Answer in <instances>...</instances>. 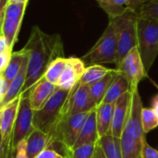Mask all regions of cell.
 I'll return each instance as SVG.
<instances>
[{
	"label": "cell",
	"instance_id": "30bf717a",
	"mask_svg": "<svg viewBox=\"0 0 158 158\" xmlns=\"http://www.w3.org/2000/svg\"><path fill=\"white\" fill-rule=\"evenodd\" d=\"M19 102H20V95L1 109L2 118H1L0 131L2 133V138H3V146L5 152L7 155L11 150H16L12 146V138H13L14 125L18 114Z\"/></svg>",
	"mask_w": 158,
	"mask_h": 158
},
{
	"label": "cell",
	"instance_id": "d4e9b609",
	"mask_svg": "<svg viewBox=\"0 0 158 158\" xmlns=\"http://www.w3.org/2000/svg\"><path fill=\"white\" fill-rule=\"evenodd\" d=\"M106 158H122L120 140L114 138L110 131L98 142Z\"/></svg>",
	"mask_w": 158,
	"mask_h": 158
},
{
	"label": "cell",
	"instance_id": "ba28073f",
	"mask_svg": "<svg viewBox=\"0 0 158 158\" xmlns=\"http://www.w3.org/2000/svg\"><path fill=\"white\" fill-rule=\"evenodd\" d=\"M32 117L33 110L31 106L29 96L21 97L19 105L18 114L15 120L13 138H12V146L14 149H17L18 144L25 140L29 134L34 130L32 126Z\"/></svg>",
	"mask_w": 158,
	"mask_h": 158
},
{
	"label": "cell",
	"instance_id": "277c9868",
	"mask_svg": "<svg viewBox=\"0 0 158 158\" xmlns=\"http://www.w3.org/2000/svg\"><path fill=\"white\" fill-rule=\"evenodd\" d=\"M137 48L149 72L158 56V20L139 16L137 21Z\"/></svg>",
	"mask_w": 158,
	"mask_h": 158
},
{
	"label": "cell",
	"instance_id": "f546056e",
	"mask_svg": "<svg viewBox=\"0 0 158 158\" xmlns=\"http://www.w3.org/2000/svg\"><path fill=\"white\" fill-rule=\"evenodd\" d=\"M26 3H8L6 9L5 19H20L23 18L26 7Z\"/></svg>",
	"mask_w": 158,
	"mask_h": 158
},
{
	"label": "cell",
	"instance_id": "60d3db41",
	"mask_svg": "<svg viewBox=\"0 0 158 158\" xmlns=\"http://www.w3.org/2000/svg\"><path fill=\"white\" fill-rule=\"evenodd\" d=\"M152 108L155 110V112H156V114L158 118V94L156 95H155L154 98H153V101H152Z\"/></svg>",
	"mask_w": 158,
	"mask_h": 158
},
{
	"label": "cell",
	"instance_id": "484cf974",
	"mask_svg": "<svg viewBox=\"0 0 158 158\" xmlns=\"http://www.w3.org/2000/svg\"><path fill=\"white\" fill-rule=\"evenodd\" d=\"M99 6L107 14L108 19L123 14L127 7V0H95Z\"/></svg>",
	"mask_w": 158,
	"mask_h": 158
},
{
	"label": "cell",
	"instance_id": "83f0119b",
	"mask_svg": "<svg viewBox=\"0 0 158 158\" xmlns=\"http://www.w3.org/2000/svg\"><path fill=\"white\" fill-rule=\"evenodd\" d=\"M142 127L146 134L158 127V118L155 110L152 107H143L141 113Z\"/></svg>",
	"mask_w": 158,
	"mask_h": 158
},
{
	"label": "cell",
	"instance_id": "2e32d148",
	"mask_svg": "<svg viewBox=\"0 0 158 158\" xmlns=\"http://www.w3.org/2000/svg\"><path fill=\"white\" fill-rule=\"evenodd\" d=\"M99 142V136L97 131V125H96V118H95V108L92 110L81 130L79 134V137L76 141V143L73 147L77 148L81 145L87 144V143H97Z\"/></svg>",
	"mask_w": 158,
	"mask_h": 158
},
{
	"label": "cell",
	"instance_id": "f6af8a7d",
	"mask_svg": "<svg viewBox=\"0 0 158 158\" xmlns=\"http://www.w3.org/2000/svg\"><path fill=\"white\" fill-rule=\"evenodd\" d=\"M1 118H2V111L0 110V125H1Z\"/></svg>",
	"mask_w": 158,
	"mask_h": 158
},
{
	"label": "cell",
	"instance_id": "5b68a950",
	"mask_svg": "<svg viewBox=\"0 0 158 158\" xmlns=\"http://www.w3.org/2000/svg\"><path fill=\"white\" fill-rule=\"evenodd\" d=\"M117 49L118 42L116 30L113 24L108 21L106 30L95 44L81 58L86 67L96 64H116Z\"/></svg>",
	"mask_w": 158,
	"mask_h": 158
},
{
	"label": "cell",
	"instance_id": "ee69618b",
	"mask_svg": "<svg viewBox=\"0 0 158 158\" xmlns=\"http://www.w3.org/2000/svg\"><path fill=\"white\" fill-rule=\"evenodd\" d=\"M16 157V150H11L9 154L7 155L6 158H15Z\"/></svg>",
	"mask_w": 158,
	"mask_h": 158
},
{
	"label": "cell",
	"instance_id": "836d02e7",
	"mask_svg": "<svg viewBox=\"0 0 158 158\" xmlns=\"http://www.w3.org/2000/svg\"><path fill=\"white\" fill-rule=\"evenodd\" d=\"M35 158H65V156L58 154L57 152H56L53 149L47 148V149L44 150L43 152H41Z\"/></svg>",
	"mask_w": 158,
	"mask_h": 158
},
{
	"label": "cell",
	"instance_id": "d6986e66",
	"mask_svg": "<svg viewBox=\"0 0 158 158\" xmlns=\"http://www.w3.org/2000/svg\"><path fill=\"white\" fill-rule=\"evenodd\" d=\"M28 58V51L23 47L19 51L12 52L10 60L5 69V70L1 73V75L5 78V80L10 83L20 71L25 60Z\"/></svg>",
	"mask_w": 158,
	"mask_h": 158
},
{
	"label": "cell",
	"instance_id": "e0dca14e",
	"mask_svg": "<svg viewBox=\"0 0 158 158\" xmlns=\"http://www.w3.org/2000/svg\"><path fill=\"white\" fill-rule=\"evenodd\" d=\"M115 103H101L95 107V118L99 140L110 131Z\"/></svg>",
	"mask_w": 158,
	"mask_h": 158
},
{
	"label": "cell",
	"instance_id": "52a82bcc",
	"mask_svg": "<svg viewBox=\"0 0 158 158\" xmlns=\"http://www.w3.org/2000/svg\"><path fill=\"white\" fill-rule=\"evenodd\" d=\"M116 69L128 81L131 90L138 88L139 83L148 75L137 46L129 52Z\"/></svg>",
	"mask_w": 158,
	"mask_h": 158
},
{
	"label": "cell",
	"instance_id": "9a60e30c",
	"mask_svg": "<svg viewBox=\"0 0 158 158\" xmlns=\"http://www.w3.org/2000/svg\"><path fill=\"white\" fill-rule=\"evenodd\" d=\"M26 141V154L28 158H35L44 150L50 148L53 145L50 136L41 130L34 129Z\"/></svg>",
	"mask_w": 158,
	"mask_h": 158
},
{
	"label": "cell",
	"instance_id": "7402d4cb",
	"mask_svg": "<svg viewBox=\"0 0 158 158\" xmlns=\"http://www.w3.org/2000/svg\"><path fill=\"white\" fill-rule=\"evenodd\" d=\"M119 140L122 158H141L142 141L133 138L126 131H123Z\"/></svg>",
	"mask_w": 158,
	"mask_h": 158
},
{
	"label": "cell",
	"instance_id": "603a6c76",
	"mask_svg": "<svg viewBox=\"0 0 158 158\" xmlns=\"http://www.w3.org/2000/svg\"><path fill=\"white\" fill-rule=\"evenodd\" d=\"M115 69H109V68H106L103 65H91V66H87L83 74L81 77L80 82L81 84L90 86L99 81H101L102 79H104L107 74H109L110 72H112Z\"/></svg>",
	"mask_w": 158,
	"mask_h": 158
},
{
	"label": "cell",
	"instance_id": "ab89813d",
	"mask_svg": "<svg viewBox=\"0 0 158 158\" xmlns=\"http://www.w3.org/2000/svg\"><path fill=\"white\" fill-rule=\"evenodd\" d=\"M9 154V153H8ZM7 154L5 152L4 146H3V138H2V133L0 131V158H6Z\"/></svg>",
	"mask_w": 158,
	"mask_h": 158
},
{
	"label": "cell",
	"instance_id": "d590c367",
	"mask_svg": "<svg viewBox=\"0 0 158 158\" xmlns=\"http://www.w3.org/2000/svg\"><path fill=\"white\" fill-rule=\"evenodd\" d=\"M15 158H28L26 154V141H21L16 149V157Z\"/></svg>",
	"mask_w": 158,
	"mask_h": 158
},
{
	"label": "cell",
	"instance_id": "7c38bea8",
	"mask_svg": "<svg viewBox=\"0 0 158 158\" xmlns=\"http://www.w3.org/2000/svg\"><path fill=\"white\" fill-rule=\"evenodd\" d=\"M131 91H129L125 93L123 95H121L115 102L112 124L110 129V133L114 138L120 139L124 131V128L128 118L130 106H131Z\"/></svg>",
	"mask_w": 158,
	"mask_h": 158
},
{
	"label": "cell",
	"instance_id": "8992f818",
	"mask_svg": "<svg viewBox=\"0 0 158 158\" xmlns=\"http://www.w3.org/2000/svg\"><path fill=\"white\" fill-rule=\"evenodd\" d=\"M90 112L69 115L57 129L53 142L54 143L61 144L65 154L73 149L81 130Z\"/></svg>",
	"mask_w": 158,
	"mask_h": 158
},
{
	"label": "cell",
	"instance_id": "9c48e42d",
	"mask_svg": "<svg viewBox=\"0 0 158 158\" xmlns=\"http://www.w3.org/2000/svg\"><path fill=\"white\" fill-rule=\"evenodd\" d=\"M131 106L129 110L128 118L125 124L124 131L128 132L133 138L143 141L145 133L143 131L142 120H141V113L143 109V102L141 95L139 94V89H131Z\"/></svg>",
	"mask_w": 158,
	"mask_h": 158
},
{
	"label": "cell",
	"instance_id": "5bb4252c",
	"mask_svg": "<svg viewBox=\"0 0 158 158\" xmlns=\"http://www.w3.org/2000/svg\"><path fill=\"white\" fill-rule=\"evenodd\" d=\"M57 86L47 81L44 77L34 84L28 92L31 106L33 111L41 109L52 94L56 92Z\"/></svg>",
	"mask_w": 158,
	"mask_h": 158
},
{
	"label": "cell",
	"instance_id": "f1b7e54d",
	"mask_svg": "<svg viewBox=\"0 0 158 158\" xmlns=\"http://www.w3.org/2000/svg\"><path fill=\"white\" fill-rule=\"evenodd\" d=\"M97 145L98 143L81 145L65 154V158H94Z\"/></svg>",
	"mask_w": 158,
	"mask_h": 158
},
{
	"label": "cell",
	"instance_id": "d6a6232c",
	"mask_svg": "<svg viewBox=\"0 0 158 158\" xmlns=\"http://www.w3.org/2000/svg\"><path fill=\"white\" fill-rule=\"evenodd\" d=\"M151 1H153V0H127V7L129 9L137 11L143 6L148 4Z\"/></svg>",
	"mask_w": 158,
	"mask_h": 158
},
{
	"label": "cell",
	"instance_id": "7bdbcfd3",
	"mask_svg": "<svg viewBox=\"0 0 158 158\" xmlns=\"http://www.w3.org/2000/svg\"><path fill=\"white\" fill-rule=\"evenodd\" d=\"M8 3H29V0H8Z\"/></svg>",
	"mask_w": 158,
	"mask_h": 158
},
{
	"label": "cell",
	"instance_id": "44dd1931",
	"mask_svg": "<svg viewBox=\"0 0 158 158\" xmlns=\"http://www.w3.org/2000/svg\"><path fill=\"white\" fill-rule=\"evenodd\" d=\"M117 73H118V70L115 69L112 72L107 74L101 81L88 86L90 95H91L92 99L94 100V104L96 105V106L102 103V101H103V99H104V97H105V95L106 94V91H107L109 85L111 84L112 81L114 80Z\"/></svg>",
	"mask_w": 158,
	"mask_h": 158
},
{
	"label": "cell",
	"instance_id": "6da1fadb",
	"mask_svg": "<svg viewBox=\"0 0 158 158\" xmlns=\"http://www.w3.org/2000/svg\"><path fill=\"white\" fill-rule=\"evenodd\" d=\"M24 48L28 51V68L21 97L28 96V92L44 77L48 66L55 59L64 57L60 35L47 34L38 26L32 28Z\"/></svg>",
	"mask_w": 158,
	"mask_h": 158
},
{
	"label": "cell",
	"instance_id": "4316f807",
	"mask_svg": "<svg viewBox=\"0 0 158 158\" xmlns=\"http://www.w3.org/2000/svg\"><path fill=\"white\" fill-rule=\"evenodd\" d=\"M67 66V58L64 56V57H58L56 59H55L47 68L44 75V78L56 85L58 81H59V78L62 74V72L64 71L65 68Z\"/></svg>",
	"mask_w": 158,
	"mask_h": 158
},
{
	"label": "cell",
	"instance_id": "e575fe53",
	"mask_svg": "<svg viewBox=\"0 0 158 158\" xmlns=\"http://www.w3.org/2000/svg\"><path fill=\"white\" fill-rule=\"evenodd\" d=\"M11 54H12V51H9V50L0 54V72L1 73L6 68V66H7L9 60H10Z\"/></svg>",
	"mask_w": 158,
	"mask_h": 158
},
{
	"label": "cell",
	"instance_id": "b9f144b4",
	"mask_svg": "<svg viewBox=\"0 0 158 158\" xmlns=\"http://www.w3.org/2000/svg\"><path fill=\"white\" fill-rule=\"evenodd\" d=\"M94 158H106V156H105V154H104V152H103V150H102V148H101V146L99 145V143L97 145L96 152H95V155H94Z\"/></svg>",
	"mask_w": 158,
	"mask_h": 158
},
{
	"label": "cell",
	"instance_id": "4fadbf2b",
	"mask_svg": "<svg viewBox=\"0 0 158 158\" xmlns=\"http://www.w3.org/2000/svg\"><path fill=\"white\" fill-rule=\"evenodd\" d=\"M86 65L81 58L70 56L67 58V66L62 72L56 86L63 90H71L80 81Z\"/></svg>",
	"mask_w": 158,
	"mask_h": 158
},
{
	"label": "cell",
	"instance_id": "7a4b0ae2",
	"mask_svg": "<svg viewBox=\"0 0 158 158\" xmlns=\"http://www.w3.org/2000/svg\"><path fill=\"white\" fill-rule=\"evenodd\" d=\"M71 90H63L57 87L44 106L41 109L33 111V128L47 133L50 136L53 144L57 129L69 116V100Z\"/></svg>",
	"mask_w": 158,
	"mask_h": 158
},
{
	"label": "cell",
	"instance_id": "ac0fdd59",
	"mask_svg": "<svg viewBox=\"0 0 158 158\" xmlns=\"http://www.w3.org/2000/svg\"><path fill=\"white\" fill-rule=\"evenodd\" d=\"M27 68H28V58L25 60L20 71L17 75V77L9 83L8 89L6 91V94H5L3 100L0 103V110L5 107L7 104L12 102L14 99L19 97L22 92L23 86L25 84L26 81V75H27Z\"/></svg>",
	"mask_w": 158,
	"mask_h": 158
},
{
	"label": "cell",
	"instance_id": "ffe728a7",
	"mask_svg": "<svg viewBox=\"0 0 158 158\" xmlns=\"http://www.w3.org/2000/svg\"><path fill=\"white\" fill-rule=\"evenodd\" d=\"M129 91H131V86L128 81L118 72L109 85L102 103H115L121 95Z\"/></svg>",
	"mask_w": 158,
	"mask_h": 158
},
{
	"label": "cell",
	"instance_id": "7dc6e473",
	"mask_svg": "<svg viewBox=\"0 0 158 158\" xmlns=\"http://www.w3.org/2000/svg\"><path fill=\"white\" fill-rule=\"evenodd\" d=\"M0 75H1V72H0Z\"/></svg>",
	"mask_w": 158,
	"mask_h": 158
},
{
	"label": "cell",
	"instance_id": "bcb514c9",
	"mask_svg": "<svg viewBox=\"0 0 158 158\" xmlns=\"http://www.w3.org/2000/svg\"><path fill=\"white\" fill-rule=\"evenodd\" d=\"M0 37H2V31H1V29H0Z\"/></svg>",
	"mask_w": 158,
	"mask_h": 158
},
{
	"label": "cell",
	"instance_id": "8fae6325",
	"mask_svg": "<svg viewBox=\"0 0 158 158\" xmlns=\"http://www.w3.org/2000/svg\"><path fill=\"white\" fill-rule=\"evenodd\" d=\"M96 107L94 100L92 99L89 87L81 84L80 81L71 90L69 100V115L77 113L90 112Z\"/></svg>",
	"mask_w": 158,
	"mask_h": 158
},
{
	"label": "cell",
	"instance_id": "8d00e7d4",
	"mask_svg": "<svg viewBox=\"0 0 158 158\" xmlns=\"http://www.w3.org/2000/svg\"><path fill=\"white\" fill-rule=\"evenodd\" d=\"M8 86H9V83L5 80V78L2 75H0V103L3 100L5 94H6Z\"/></svg>",
	"mask_w": 158,
	"mask_h": 158
},
{
	"label": "cell",
	"instance_id": "74e56055",
	"mask_svg": "<svg viewBox=\"0 0 158 158\" xmlns=\"http://www.w3.org/2000/svg\"><path fill=\"white\" fill-rule=\"evenodd\" d=\"M8 5V0H0V29L6 18V9Z\"/></svg>",
	"mask_w": 158,
	"mask_h": 158
},
{
	"label": "cell",
	"instance_id": "3957f363",
	"mask_svg": "<svg viewBox=\"0 0 158 158\" xmlns=\"http://www.w3.org/2000/svg\"><path fill=\"white\" fill-rule=\"evenodd\" d=\"M139 14L135 10L127 8L120 16L108 19L116 30L118 49L116 67L119 65L122 59L129 52L137 46V21Z\"/></svg>",
	"mask_w": 158,
	"mask_h": 158
},
{
	"label": "cell",
	"instance_id": "1f68e13d",
	"mask_svg": "<svg viewBox=\"0 0 158 158\" xmlns=\"http://www.w3.org/2000/svg\"><path fill=\"white\" fill-rule=\"evenodd\" d=\"M141 158H158V150L149 145L146 141V136H144L142 141Z\"/></svg>",
	"mask_w": 158,
	"mask_h": 158
},
{
	"label": "cell",
	"instance_id": "f35d334b",
	"mask_svg": "<svg viewBox=\"0 0 158 158\" xmlns=\"http://www.w3.org/2000/svg\"><path fill=\"white\" fill-rule=\"evenodd\" d=\"M7 50H9L8 45H7V43H6V39L2 36V37H0V54L6 52V51H7ZM9 51H10V50H9ZM12 52H13V51H12Z\"/></svg>",
	"mask_w": 158,
	"mask_h": 158
},
{
	"label": "cell",
	"instance_id": "4dcf8cb0",
	"mask_svg": "<svg viewBox=\"0 0 158 158\" xmlns=\"http://www.w3.org/2000/svg\"><path fill=\"white\" fill-rule=\"evenodd\" d=\"M139 16L150 17L158 20V0H153L137 10Z\"/></svg>",
	"mask_w": 158,
	"mask_h": 158
},
{
	"label": "cell",
	"instance_id": "cb8c5ba5",
	"mask_svg": "<svg viewBox=\"0 0 158 158\" xmlns=\"http://www.w3.org/2000/svg\"><path fill=\"white\" fill-rule=\"evenodd\" d=\"M22 19H5L1 27L2 36L6 39L8 48L13 51L14 44L17 41L18 34L22 23Z\"/></svg>",
	"mask_w": 158,
	"mask_h": 158
}]
</instances>
